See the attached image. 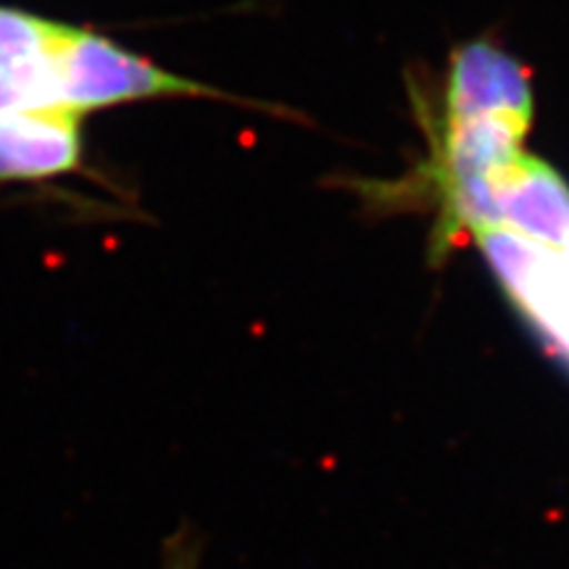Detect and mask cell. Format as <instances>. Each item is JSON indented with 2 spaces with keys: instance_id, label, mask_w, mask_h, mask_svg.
Returning <instances> with one entry per match:
<instances>
[{
  "instance_id": "obj_1",
  "label": "cell",
  "mask_w": 569,
  "mask_h": 569,
  "mask_svg": "<svg viewBox=\"0 0 569 569\" xmlns=\"http://www.w3.org/2000/svg\"><path fill=\"white\" fill-rule=\"evenodd\" d=\"M169 98L234 101L222 90L163 69L92 27L0 3V113L69 111L90 117Z\"/></svg>"
},
{
  "instance_id": "obj_2",
  "label": "cell",
  "mask_w": 569,
  "mask_h": 569,
  "mask_svg": "<svg viewBox=\"0 0 569 569\" xmlns=\"http://www.w3.org/2000/svg\"><path fill=\"white\" fill-rule=\"evenodd\" d=\"M472 238L515 309L569 365V248L503 230H480Z\"/></svg>"
},
{
  "instance_id": "obj_3",
  "label": "cell",
  "mask_w": 569,
  "mask_h": 569,
  "mask_svg": "<svg viewBox=\"0 0 569 569\" xmlns=\"http://www.w3.org/2000/svg\"><path fill=\"white\" fill-rule=\"evenodd\" d=\"M88 117L69 111L0 113V188L88 174Z\"/></svg>"
},
{
  "instance_id": "obj_4",
  "label": "cell",
  "mask_w": 569,
  "mask_h": 569,
  "mask_svg": "<svg viewBox=\"0 0 569 569\" xmlns=\"http://www.w3.org/2000/svg\"><path fill=\"white\" fill-rule=\"evenodd\" d=\"M443 119L522 117L532 119L528 69L496 42H465L451 56Z\"/></svg>"
}]
</instances>
